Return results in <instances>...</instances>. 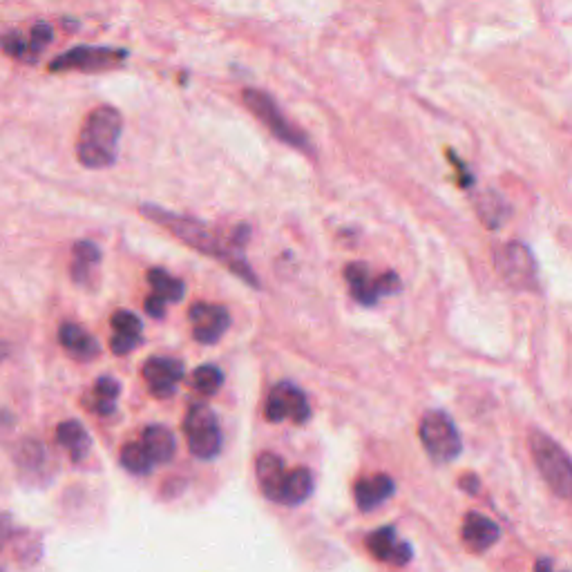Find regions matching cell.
Here are the masks:
<instances>
[{
  "label": "cell",
  "mask_w": 572,
  "mask_h": 572,
  "mask_svg": "<svg viewBox=\"0 0 572 572\" xmlns=\"http://www.w3.org/2000/svg\"><path fill=\"white\" fill-rule=\"evenodd\" d=\"M141 215H146L152 222L159 224L161 228L177 237L179 242H184L190 249L213 257V260L222 262L228 271L235 273L237 278L244 280L246 284L260 289V280H257V273L251 269L249 260L244 255V244L249 242L251 228L246 224H237L233 231H217V228L208 226L202 219L179 215L168 211V208H161L155 204H141Z\"/></svg>",
  "instance_id": "6da1fadb"
},
{
  "label": "cell",
  "mask_w": 572,
  "mask_h": 572,
  "mask_svg": "<svg viewBox=\"0 0 572 572\" xmlns=\"http://www.w3.org/2000/svg\"><path fill=\"white\" fill-rule=\"evenodd\" d=\"M121 132L123 117L117 108H94L83 121L79 141H76V157L90 170L112 166L117 161Z\"/></svg>",
  "instance_id": "7a4b0ae2"
},
{
  "label": "cell",
  "mask_w": 572,
  "mask_h": 572,
  "mask_svg": "<svg viewBox=\"0 0 572 572\" xmlns=\"http://www.w3.org/2000/svg\"><path fill=\"white\" fill-rule=\"evenodd\" d=\"M530 450L548 488L559 499L568 501L572 494V463L568 452L557 441H552L548 434H543L541 429H535L530 434Z\"/></svg>",
  "instance_id": "3957f363"
},
{
  "label": "cell",
  "mask_w": 572,
  "mask_h": 572,
  "mask_svg": "<svg viewBox=\"0 0 572 572\" xmlns=\"http://www.w3.org/2000/svg\"><path fill=\"white\" fill-rule=\"evenodd\" d=\"M184 434L190 452L202 461H213L222 452V429L215 412L208 405H193L184 418Z\"/></svg>",
  "instance_id": "277c9868"
},
{
  "label": "cell",
  "mask_w": 572,
  "mask_h": 572,
  "mask_svg": "<svg viewBox=\"0 0 572 572\" xmlns=\"http://www.w3.org/2000/svg\"><path fill=\"white\" fill-rule=\"evenodd\" d=\"M242 99H244V106L249 108L255 117L260 119V123H264V126L269 128L280 141L289 143V146L298 148V150H311L307 135L295 128L293 123H289V119L284 117L280 106L275 103L271 94L255 90V88H246L242 92Z\"/></svg>",
  "instance_id": "5b68a950"
},
{
  "label": "cell",
  "mask_w": 572,
  "mask_h": 572,
  "mask_svg": "<svg viewBox=\"0 0 572 572\" xmlns=\"http://www.w3.org/2000/svg\"><path fill=\"white\" fill-rule=\"evenodd\" d=\"M128 50L108 45H79L56 56L50 63V72H103L123 65Z\"/></svg>",
  "instance_id": "8992f818"
},
{
  "label": "cell",
  "mask_w": 572,
  "mask_h": 572,
  "mask_svg": "<svg viewBox=\"0 0 572 572\" xmlns=\"http://www.w3.org/2000/svg\"><path fill=\"white\" fill-rule=\"evenodd\" d=\"M421 441L425 452L436 463H450L459 459L463 452V441L459 429L445 412H427L421 421Z\"/></svg>",
  "instance_id": "52a82bcc"
},
{
  "label": "cell",
  "mask_w": 572,
  "mask_h": 572,
  "mask_svg": "<svg viewBox=\"0 0 572 572\" xmlns=\"http://www.w3.org/2000/svg\"><path fill=\"white\" fill-rule=\"evenodd\" d=\"M494 266L505 284L519 291L537 289L535 255L521 242H508L494 249Z\"/></svg>",
  "instance_id": "ba28073f"
},
{
  "label": "cell",
  "mask_w": 572,
  "mask_h": 572,
  "mask_svg": "<svg viewBox=\"0 0 572 572\" xmlns=\"http://www.w3.org/2000/svg\"><path fill=\"white\" fill-rule=\"evenodd\" d=\"M264 414L266 421L271 423L293 421L295 425H302L309 421L311 407L307 394L300 387H295L293 383H278L271 389L269 398H266Z\"/></svg>",
  "instance_id": "9c48e42d"
},
{
  "label": "cell",
  "mask_w": 572,
  "mask_h": 572,
  "mask_svg": "<svg viewBox=\"0 0 572 572\" xmlns=\"http://www.w3.org/2000/svg\"><path fill=\"white\" fill-rule=\"evenodd\" d=\"M52 38L54 30L50 23H36L27 34L12 30L0 36V50L16 61L36 63L38 56L45 52V47L52 43Z\"/></svg>",
  "instance_id": "30bf717a"
},
{
  "label": "cell",
  "mask_w": 572,
  "mask_h": 572,
  "mask_svg": "<svg viewBox=\"0 0 572 572\" xmlns=\"http://www.w3.org/2000/svg\"><path fill=\"white\" fill-rule=\"evenodd\" d=\"M188 320L193 324V338L202 345H215L231 327V313L222 304L213 302L193 304L188 311Z\"/></svg>",
  "instance_id": "8fae6325"
},
{
  "label": "cell",
  "mask_w": 572,
  "mask_h": 572,
  "mask_svg": "<svg viewBox=\"0 0 572 572\" xmlns=\"http://www.w3.org/2000/svg\"><path fill=\"white\" fill-rule=\"evenodd\" d=\"M141 376L152 396L170 398L184 380V362L168 356H152L143 362Z\"/></svg>",
  "instance_id": "7c38bea8"
},
{
  "label": "cell",
  "mask_w": 572,
  "mask_h": 572,
  "mask_svg": "<svg viewBox=\"0 0 572 572\" xmlns=\"http://www.w3.org/2000/svg\"><path fill=\"white\" fill-rule=\"evenodd\" d=\"M367 550L374 559L394 566H405L412 559V546L398 539L394 526H385L371 532L367 537Z\"/></svg>",
  "instance_id": "4fadbf2b"
},
{
  "label": "cell",
  "mask_w": 572,
  "mask_h": 572,
  "mask_svg": "<svg viewBox=\"0 0 572 572\" xmlns=\"http://www.w3.org/2000/svg\"><path fill=\"white\" fill-rule=\"evenodd\" d=\"M143 338V324L139 316L132 311H117L112 316V340L110 349L112 354L126 356L130 351H135L141 345Z\"/></svg>",
  "instance_id": "5bb4252c"
},
{
  "label": "cell",
  "mask_w": 572,
  "mask_h": 572,
  "mask_svg": "<svg viewBox=\"0 0 572 572\" xmlns=\"http://www.w3.org/2000/svg\"><path fill=\"white\" fill-rule=\"evenodd\" d=\"M461 537H463L465 546L470 548L472 552H485L499 541L501 530H499L497 523L485 517V514L470 512L463 521Z\"/></svg>",
  "instance_id": "9a60e30c"
},
{
  "label": "cell",
  "mask_w": 572,
  "mask_h": 572,
  "mask_svg": "<svg viewBox=\"0 0 572 572\" xmlns=\"http://www.w3.org/2000/svg\"><path fill=\"white\" fill-rule=\"evenodd\" d=\"M345 278L351 295H354V300L362 304V307H374V304H378V300L383 298V293H380V275L371 273L367 264H349L345 269Z\"/></svg>",
  "instance_id": "2e32d148"
},
{
  "label": "cell",
  "mask_w": 572,
  "mask_h": 572,
  "mask_svg": "<svg viewBox=\"0 0 572 572\" xmlns=\"http://www.w3.org/2000/svg\"><path fill=\"white\" fill-rule=\"evenodd\" d=\"M396 492V483L387 474H371L360 479L354 488L356 505L362 512H371L383 505Z\"/></svg>",
  "instance_id": "e0dca14e"
},
{
  "label": "cell",
  "mask_w": 572,
  "mask_h": 572,
  "mask_svg": "<svg viewBox=\"0 0 572 572\" xmlns=\"http://www.w3.org/2000/svg\"><path fill=\"white\" fill-rule=\"evenodd\" d=\"M255 474H257V483H260V490L264 492V497L280 503V494H282V485H284V476H286V465L280 456L273 452H264L257 456Z\"/></svg>",
  "instance_id": "ac0fdd59"
},
{
  "label": "cell",
  "mask_w": 572,
  "mask_h": 572,
  "mask_svg": "<svg viewBox=\"0 0 572 572\" xmlns=\"http://www.w3.org/2000/svg\"><path fill=\"white\" fill-rule=\"evenodd\" d=\"M59 342L63 345V349L68 351V354L76 360L88 362V360H94L101 354V345L97 342V338L90 336L88 331L79 327V324H74V322L61 324Z\"/></svg>",
  "instance_id": "d6986e66"
},
{
  "label": "cell",
  "mask_w": 572,
  "mask_h": 572,
  "mask_svg": "<svg viewBox=\"0 0 572 572\" xmlns=\"http://www.w3.org/2000/svg\"><path fill=\"white\" fill-rule=\"evenodd\" d=\"M139 443L143 445V450L150 454V459L155 465L157 463L164 465V463H170L175 459L177 438L164 425H150V427L143 429Z\"/></svg>",
  "instance_id": "ffe728a7"
},
{
  "label": "cell",
  "mask_w": 572,
  "mask_h": 572,
  "mask_svg": "<svg viewBox=\"0 0 572 572\" xmlns=\"http://www.w3.org/2000/svg\"><path fill=\"white\" fill-rule=\"evenodd\" d=\"M101 264V249L90 240H79L72 246V280L76 284H88L94 269Z\"/></svg>",
  "instance_id": "44dd1931"
},
{
  "label": "cell",
  "mask_w": 572,
  "mask_h": 572,
  "mask_svg": "<svg viewBox=\"0 0 572 572\" xmlns=\"http://www.w3.org/2000/svg\"><path fill=\"white\" fill-rule=\"evenodd\" d=\"M56 441L61 447H65V452L70 454V459L74 463L85 461V456L90 454V434L85 432V427L79 421H65L56 429Z\"/></svg>",
  "instance_id": "7402d4cb"
},
{
  "label": "cell",
  "mask_w": 572,
  "mask_h": 572,
  "mask_svg": "<svg viewBox=\"0 0 572 572\" xmlns=\"http://www.w3.org/2000/svg\"><path fill=\"white\" fill-rule=\"evenodd\" d=\"M313 494V474L307 467H293L286 470L280 503L284 505H300Z\"/></svg>",
  "instance_id": "603a6c76"
},
{
  "label": "cell",
  "mask_w": 572,
  "mask_h": 572,
  "mask_svg": "<svg viewBox=\"0 0 572 572\" xmlns=\"http://www.w3.org/2000/svg\"><path fill=\"white\" fill-rule=\"evenodd\" d=\"M121 394L119 380H114L112 376H101L92 387V394L85 398V405H88L94 414L99 416H110L117 409V400Z\"/></svg>",
  "instance_id": "cb8c5ba5"
},
{
  "label": "cell",
  "mask_w": 572,
  "mask_h": 572,
  "mask_svg": "<svg viewBox=\"0 0 572 572\" xmlns=\"http://www.w3.org/2000/svg\"><path fill=\"white\" fill-rule=\"evenodd\" d=\"M476 215L481 217V222L490 228V231H497L503 226L505 219L510 217V206L505 204V199L497 193V190H483V193L476 197Z\"/></svg>",
  "instance_id": "d4e9b609"
},
{
  "label": "cell",
  "mask_w": 572,
  "mask_h": 572,
  "mask_svg": "<svg viewBox=\"0 0 572 572\" xmlns=\"http://www.w3.org/2000/svg\"><path fill=\"white\" fill-rule=\"evenodd\" d=\"M148 284L152 286V293L155 298L164 300L166 304L170 302H179L184 298L186 286L175 275H170L166 269H150L148 271Z\"/></svg>",
  "instance_id": "484cf974"
},
{
  "label": "cell",
  "mask_w": 572,
  "mask_h": 572,
  "mask_svg": "<svg viewBox=\"0 0 572 572\" xmlns=\"http://www.w3.org/2000/svg\"><path fill=\"white\" fill-rule=\"evenodd\" d=\"M121 465L126 467L130 474H137V476H146L152 472V467H155L150 454L143 450L141 443H128L126 447H123Z\"/></svg>",
  "instance_id": "4316f807"
},
{
  "label": "cell",
  "mask_w": 572,
  "mask_h": 572,
  "mask_svg": "<svg viewBox=\"0 0 572 572\" xmlns=\"http://www.w3.org/2000/svg\"><path fill=\"white\" fill-rule=\"evenodd\" d=\"M224 385V374L222 369L215 365H202L195 369L193 374V389H197L199 394L204 396H215Z\"/></svg>",
  "instance_id": "83f0119b"
},
{
  "label": "cell",
  "mask_w": 572,
  "mask_h": 572,
  "mask_svg": "<svg viewBox=\"0 0 572 572\" xmlns=\"http://www.w3.org/2000/svg\"><path fill=\"white\" fill-rule=\"evenodd\" d=\"M45 461V450L41 443L36 441H25L18 450V463L21 467H27V470H38Z\"/></svg>",
  "instance_id": "f1b7e54d"
},
{
  "label": "cell",
  "mask_w": 572,
  "mask_h": 572,
  "mask_svg": "<svg viewBox=\"0 0 572 572\" xmlns=\"http://www.w3.org/2000/svg\"><path fill=\"white\" fill-rule=\"evenodd\" d=\"M146 311H148V316H152V318H164L166 316V302L155 298V295H150V298L146 300Z\"/></svg>",
  "instance_id": "f546056e"
},
{
  "label": "cell",
  "mask_w": 572,
  "mask_h": 572,
  "mask_svg": "<svg viewBox=\"0 0 572 572\" xmlns=\"http://www.w3.org/2000/svg\"><path fill=\"white\" fill-rule=\"evenodd\" d=\"M9 539H12V517H9V514H0V550L5 548Z\"/></svg>",
  "instance_id": "4dcf8cb0"
},
{
  "label": "cell",
  "mask_w": 572,
  "mask_h": 572,
  "mask_svg": "<svg viewBox=\"0 0 572 572\" xmlns=\"http://www.w3.org/2000/svg\"><path fill=\"white\" fill-rule=\"evenodd\" d=\"M461 488H463V490L467 488L472 494L479 492V485H476V476H463V479H461Z\"/></svg>",
  "instance_id": "1f68e13d"
},
{
  "label": "cell",
  "mask_w": 572,
  "mask_h": 572,
  "mask_svg": "<svg viewBox=\"0 0 572 572\" xmlns=\"http://www.w3.org/2000/svg\"><path fill=\"white\" fill-rule=\"evenodd\" d=\"M535 572H555V566H552L550 559H539L537 566H535Z\"/></svg>",
  "instance_id": "d6a6232c"
},
{
  "label": "cell",
  "mask_w": 572,
  "mask_h": 572,
  "mask_svg": "<svg viewBox=\"0 0 572 572\" xmlns=\"http://www.w3.org/2000/svg\"><path fill=\"white\" fill-rule=\"evenodd\" d=\"M7 356H9V345H7V342L0 340V362H3Z\"/></svg>",
  "instance_id": "836d02e7"
}]
</instances>
